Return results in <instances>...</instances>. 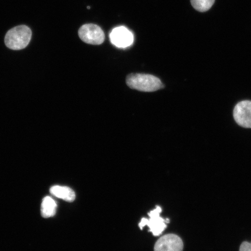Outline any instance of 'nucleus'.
<instances>
[{"label":"nucleus","instance_id":"nucleus-1","mask_svg":"<svg viewBox=\"0 0 251 251\" xmlns=\"http://www.w3.org/2000/svg\"><path fill=\"white\" fill-rule=\"evenodd\" d=\"M126 83L130 89L144 92H153L164 87L159 78L153 75L132 74L128 75Z\"/></svg>","mask_w":251,"mask_h":251},{"label":"nucleus","instance_id":"nucleus-2","mask_svg":"<svg viewBox=\"0 0 251 251\" xmlns=\"http://www.w3.org/2000/svg\"><path fill=\"white\" fill-rule=\"evenodd\" d=\"M31 30L25 25L12 28L6 34L5 43L9 49L23 50L29 45L31 38Z\"/></svg>","mask_w":251,"mask_h":251},{"label":"nucleus","instance_id":"nucleus-3","mask_svg":"<svg viewBox=\"0 0 251 251\" xmlns=\"http://www.w3.org/2000/svg\"><path fill=\"white\" fill-rule=\"evenodd\" d=\"M162 212V208L156 206L155 209L149 213V218H143L139 223V227L142 230L144 227L148 226L150 232H151L154 236H159L167 227L166 224H169V219H164L161 217L160 214Z\"/></svg>","mask_w":251,"mask_h":251},{"label":"nucleus","instance_id":"nucleus-4","mask_svg":"<svg viewBox=\"0 0 251 251\" xmlns=\"http://www.w3.org/2000/svg\"><path fill=\"white\" fill-rule=\"evenodd\" d=\"M78 36L84 43L100 45L105 40V34L101 27L94 24H86L80 28Z\"/></svg>","mask_w":251,"mask_h":251},{"label":"nucleus","instance_id":"nucleus-5","mask_svg":"<svg viewBox=\"0 0 251 251\" xmlns=\"http://www.w3.org/2000/svg\"><path fill=\"white\" fill-rule=\"evenodd\" d=\"M233 117L236 123L244 128H251V101L245 100L235 106Z\"/></svg>","mask_w":251,"mask_h":251},{"label":"nucleus","instance_id":"nucleus-6","mask_svg":"<svg viewBox=\"0 0 251 251\" xmlns=\"http://www.w3.org/2000/svg\"><path fill=\"white\" fill-rule=\"evenodd\" d=\"M183 242L180 237L174 234H169L157 241L154 251H183Z\"/></svg>","mask_w":251,"mask_h":251},{"label":"nucleus","instance_id":"nucleus-7","mask_svg":"<svg viewBox=\"0 0 251 251\" xmlns=\"http://www.w3.org/2000/svg\"><path fill=\"white\" fill-rule=\"evenodd\" d=\"M109 37L112 45L119 48H126L132 45L134 41L132 33L124 26L116 27L113 29L110 33Z\"/></svg>","mask_w":251,"mask_h":251},{"label":"nucleus","instance_id":"nucleus-8","mask_svg":"<svg viewBox=\"0 0 251 251\" xmlns=\"http://www.w3.org/2000/svg\"><path fill=\"white\" fill-rule=\"evenodd\" d=\"M50 191L52 195L64 200L65 201L73 202L76 199L74 191L70 187L54 186L50 188Z\"/></svg>","mask_w":251,"mask_h":251},{"label":"nucleus","instance_id":"nucleus-9","mask_svg":"<svg viewBox=\"0 0 251 251\" xmlns=\"http://www.w3.org/2000/svg\"><path fill=\"white\" fill-rule=\"evenodd\" d=\"M57 205L55 201L50 197H46L42 203V215L43 218H49L55 215Z\"/></svg>","mask_w":251,"mask_h":251},{"label":"nucleus","instance_id":"nucleus-10","mask_svg":"<svg viewBox=\"0 0 251 251\" xmlns=\"http://www.w3.org/2000/svg\"><path fill=\"white\" fill-rule=\"evenodd\" d=\"M215 0H191V4L197 11L204 12L212 7Z\"/></svg>","mask_w":251,"mask_h":251},{"label":"nucleus","instance_id":"nucleus-11","mask_svg":"<svg viewBox=\"0 0 251 251\" xmlns=\"http://www.w3.org/2000/svg\"><path fill=\"white\" fill-rule=\"evenodd\" d=\"M240 251H251V243L244 241L241 244Z\"/></svg>","mask_w":251,"mask_h":251}]
</instances>
